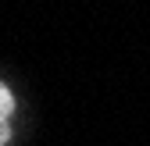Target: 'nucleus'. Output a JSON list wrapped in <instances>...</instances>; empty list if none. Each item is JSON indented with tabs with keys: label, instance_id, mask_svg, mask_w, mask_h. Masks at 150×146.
I'll use <instances>...</instances> for the list:
<instances>
[{
	"label": "nucleus",
	"instance_id": "nucleus-1",
	"mask_svg": "<svg viewBox=\"0 0 150 146\" xmlns=\"http://www.w3.org/2000/svg\"><path fill=\"white\" fill-rule=\"evenodd\" d=\"M11 114H14V96H11V89L0 82V146L11 139Z\"/></svg>",
	"mask_w": 150,
	"mask_h": 146
}]
</instances>
